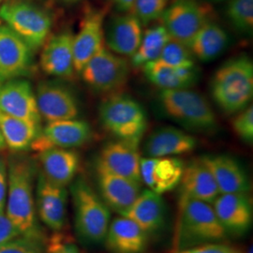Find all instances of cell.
Here are the masks:
<instances>
[{"instance_id": "836d02e7", "label": "cell", "mask_w": 253, "mask_h": 253, "mask_svg": "<svg viewBox=\"0 0 253 253\" xmlns=\"http://www.w3.org/2000/svg\"><path fill=\"white\" fill-rule=\"evenodd\" d=\"M167 4L168 0H135L132 11L142 25H147L162 17Z\"/></svg>"}, {"instance_id": "d4e9b609", "label": "cell", "mask_w": 253, "mask_h": 253, "mask_svg": "<svg viewBox=\"0 0 253 253\" xmlns=\"http://www.w3.org/2000/svg\"><path fill=\"white\" fill-rule=\"evenodd\" d=\"M42 174L57 186L67 187L74 180L80 166V157L73 149L51 147L38 152Z\"/></svg>"}, {"instance_id": "3957f363", "label": "cell", "mask_w": 253, "mask_h": 253, "mask_svg": "<svg viewBox=\"0 0 253 253\" xmlns=\"http://www.w3.org/2000/svg\"><path fill=\"white\" fill-rule=\"evenodd\" d=\"M212 97L226 114H235L249 106L253 96V64L247 55H239L220 66L211 83Z\"/></svg>"}, {"instance_id": "30bf717a", "label": "cell", "mask_w": 253, "mask_h": 253, "mask_svg": "<svg viewBox=\"0 0 253 253\" xmlns=\"http://www.w3.org/2000/svg\"><path fill=\"white\" fill-rule=\"evenodd\" d=\"M92 134L90 125L84 120L74 118L48 122L40 131L31 148L37 152L51 147L72 149L87 144Z\"/></svg>"}, {"instance_id": "4316f807", "label": "cell", "mask_w": 253, "mask_h": 253, "mask_svg": "<svg viewBox=\"0 0 253 253\" xmlns=\"http://www.w3.org/2000/svg\"><path fill=\"white\" fill-rule=\"evenodd\" d=\"M142 24L133 13L118 15L112 19L106 31L108 49L120 55L132 56L141 43Z\"/></svg>"}, {"instance_id": "44dd1931", "label": "cell", "mask_w": 253, "mask_h": 253, "mask_svg": "<svg viewBox=\"0 0 253 253\" xmlns=\"http://www.w3.org/2000/svg\"><path fill=\"white\" fill-rule=\"evenodd\" d=\"M139 145L117 139L104 145L97 162L110 172L142 183Z\"/></svg>"}, {"instance_id": "e0dca14e", "label": "cell", "mask_w": 253, "mask_h": 253, "mask_svg": "<svg viewBox=\"0 0 253 253\" xmlns=\"http://www.w3.org/2000/svg\"><path fill=\"white\" fill-rule=\"evenodd\" d=\"M185 163L176 157L141 158V180L158 194L171 191L179 185Z\"/></svg>"}, {"instance_id": "d6a6232c", "label": "cell", "mask_w": 253, "mask_h": 253, "mask_svg": "<svg viewBox=\"0 0 253 253\" xmlns=\"http://www.w3.org/2000/svg\"><path fill=\"white\" fill-rule=\"evenodd\" d=\"M227 17L233 27L242 33H251L253 28V0H231Z\"/></svg>"}, {"instance_id": "7bdbcfd3", "label": "cell", "mask_w": 253, "mask_h": 253, "mask_svg": "<svg viewBox=\"0 0 253 253\" xmlns=\"http://www.w3.org/2000/svg\"><path fill=\"white\" fill-rule=\"evenodd\" d=\"M0 25H1V20H0Z\"/></svg>"}, {"instance_id": "f6af8a7d", "label": "cell", "mask_w": 253, "mask_h": 253, "mask_svg": "<svg viewBox=\"0 0 253 253\" xmlns=\"http://www.w3.org/2000/svg\"><path fill=\"white\" fill-rule=\"evenodd\" d=\"M0 2H1V0H0Z\"/></svg>"}, {"instance_id": "ba28073f", "label": "cell", "mask_w": 253, "mask_h": 253, "mask_svg": "<svg viewBox=\"0 0 253 253\" xmlns=\"http://www.w3.org/2000/svg\"><path fill=\"white\" fill-rule=\"evenodd\" d=\"M80 73L93 90L116 93L128 80L129 65L124 57L114 54L104 45L91 57Z\"/></svg>"}, {"instance_id": "7c38bea8", "label": "cell", "mask_w": 253, "mask_h": 253, "mask_svg": "<svg viewBox=\"0 0 253 253\" xmlns=\"http://www.w3.org/2000/svg\"><path fill=\"white\" fill-rule=\"evenodd\" d=\"M213 209L228 236H242L253 225V201L250 193L219 194L213 202Z\"/></svg>"}, {"instance_id": "f35d334b", "label": "cell", "mask_w": 253, "mask_h": 253, "mask_svg": "<svg viewBox=\"0 0 253 253\" xmlns=\"http://www.w3.org/2000/svg\"><path fill=\"white\" fill-rule=\"evenodd\" d=\"M21 236L5 211H0V244Z\"/></svg>"}, {"instance_id": "ee69618b", "label": "cell", "mask_w": 253, "mask_h": 253, "mask_svg": "<svg viewBox=\"0 0 253 253\" xmlns=\"http://www.w3.org/2000/svg\"><path fill=\"white\" fill-rule=\"evenodd\" d=\"M217 1H221V0H217Z\"/></svg>"}, {"instance_id": "ac0fdd59", "label": "cell", "mask_w": 253, "mask_h": 253, "mask_svg": "<svg viewBox=\"0 0 253 253\" xmlns=\"http://www.w3.org/2000/svg\"><path fill=\"white\" fill-rule=\"evenodd\" d=\"M178 205L190 200L213 204L220 194L216 181L201 159H195L185 164L179 182Z\"/></svg>"}, {"instance_id": "f546056e", "label": "cell", "mask_w": 253, "mask_h": 253, "mask_svg": "<svg viewBox=\"0 0 253 253\" xmlns=\"http://www.w3.org/2000/svg\"><path fill=\"white\" fill-rule=\"evenodd\" d=\"M0 129L6 146L13 152L31 148L41 129L40 124L13 118L0 111Z\"/></svg>"}, {"instance_id": "9c48e42d", "label": "cell", "mask_w": 253, "mask_h": 253, "mask_svg": "<svg viewBox=\"0 0 253 253\" xmlns=\"http://www.w3.org/2000/svg\"><path fill=\"white\" fill-rule=\"evenodd\" d=\"M208 9L195 0H176L162 15L170 37L185 45L209 22Z\"/></svg>"}, {"instance_id": "83f0119b", "label": "cell", "mask_w": 253, "mask_h": 253, "mask_svg": "<svg viewBox=\"0 0 253 253\" xmlns=\"http://www.w3.org/2000/svg\"><path fill=\"white\" fill-rule=\"evenodd\" d=\"M146 79L162 89H184L193 85L198 79L197 67L176 68L154 60L143 67Z\"/></svg>"}, {"instance_id": "52a82bcc", "label": "cell", "mask_w": 253, "mask_h": 253, "mask_svg": "<svg viewBox=\"0 0 253 253\" xmlns=\"http://www.w3.org/2000/svg\"><path fill=\"white\" fill-rule=\"evenodd\" d=\"M0 19L18 35L32 52L45 43L52 28L50 15L25 0H13L0 7Z\"/></svg>"}, {"instance_id": "8fae6325", "label": "cell", "mask_w": 253, "mask_h": 253, "mask_svg": "<svg viewBox=\"0 0 253 253\" xmlns=\"http://www.w3.org/2000/svg\"><path fill=\"white\" fill-rule=\"evenodd\" d=\"M95 171L101 199L110 210L123 216L141 193L142 183L110 172L99 162L96 163Z\"/></svg>"}, {"instance_id": "603a6c76", "label": "cell", "mask_w": 253, "mask_h": 253, "mask_svg": "<svg viewBox=\"0 0 253 253\" xmlns=\"http://www.w3.org/2000/svg\"><path fill=\"white\" fill-rule=\"evenodd\" d=\"M148 241L149 235L135 221L121 216L110 222L103 242L110 253H143Z\"/></svg>"}, {"instance_id": "5bb4252c", "label": "cell", "mask_w": 253, "mask_h": 253, "mask_svg": "<svg viewBox=\"0 0 253 253\" xmlns=\"http://www.w3.org/2000/svg\"><path fill=\"white\" fill-rule=\"evenodd\" d=\"M32 50L8 26L0 25V84L27 75Z\"/></svg>"}, {"instance_id": "d6986e66", "label": "cell", "mask_w": 253, "mask_h": 253, "mask_svg": "<svg viewBox=\"0 0 253 253\" xmlns=\"http://www.w3.org/2000/svg\"><path fill=\"white\" fill-rule=\"evenodd\" d=\"M216 181L220 194L250 193L252 184L242 165L228 155H208L200 158Z\"/></svg>"}, {"instance_id": "277c9868", "label": "cell", "mask_w": 253, "mask_h": 253, "mask_svg": "<svg viewBox=\"0 0 253 253\" xmlns=\"http://www.w3.org/2000/svg\"><path fill=\"white\" fill-rule=\"evenodd\" d=\"M74 225L82 242L88 245L104 241L111 222V210L89 183L80 176L71 183Z\"/></svg>"}, {"instance_id": "6da1fadb", "label": "cell", "mask_w": 253, "mask_h": 253, "mask_svg": "<svg viewBox=\"0 0 253 253\" xmlns=\"http://www.w3.org/2000/svg\"><path fill=\"white\" fill-rule=\"evenodd\" d=\"M36 166L25 156H12L8 163L6 215L21 236L42 243L43 233L38 223L34 178Z\"/></svg>"}, {"instance_id": "7402d4cb", "label": "cell", "mask_w": 253, "mask_h": 253, "mask_svg": "<svg viewBox=\"0 0 253 253\" xmlns=\"http://www.w3.org/2000/svg\"><path fill=\"white\" fill-rule=\"evenodd\" d=\"M73 35L64 31L52 37L45 44L41 54V67L51 76L59 78H72L75 72L73 66Z\"/></svg>"}, {"instance_id": "74e56055", "label": "cell", "mask_w": 253, "mask_h": 253, "mask_svg": "<svg viewBox=\"0 0 253 253\" xmlns=\"http://www.w3.org/2000/svg\"><path fill=\"white\" fill-rule=\"evenodd\" d=\"M48 253H80L78 246L68 237L57 234L51 238Z\"/></svg>"}, {"instance_id": "1f68e13d", "label": "cell", "mask_w": 253, "mask_h": 253, "mask_svg": "<svg viewBox=\"0 0 253 253\" xmlns=\"http://www.w3.org/2000/svg\"><path fill=\"white\" fill-rule=\"evenodd\" d=\"M158 60L176 68L195 67V57L189 46L185 45L172 38L163 47Z\"/></svg>"}, {"instance_id": "7a4b0ae2", "label": "cell", "mask_w": 253, "mask_h": 253, "mask_svg": "<svg viewBox=\"0 0 253 253\" xmlns=\"http://www.w3.org/2000/svg\"><path fill=\"white\" fill-rule=\"evenodd\" d=\"M227 238L228 235L210 204L190 200L178 205L172 252L225 242Z\"/></svg>"}, {"instance_id": "4dcf8cb0", "label": "cell", "mask_w": 253, "mask_h": 253, "mask_svg": "<svg viewBox=\"0 0 253 253\" xmlns=\"http://www.w3.org/2000/svg\"><path fill=\"white\" fill-rule=\"evenodd\" d=\"M170 39L171 37L163 25L148 28L142 37L137 51L131 56L132 65L134 67H143L148 62L157 60Z\"/></svg>"}, {"instance_id": "2e32d148", "label": "cell", "mask_w": 253, "mask_h": 253, "mask_svg": "<svg viewBox=\"0 0 253 253\" xmlns=\"http://www.w3.org/2000/svg\"><path fill=\"white\" fill-rule=\"evenodd\" d=\"M0 111L13 118L41 123L36 96L27 80L16 78L0 84Z\"/></svg>"}, {"instance_id": "ffe728a7", "label": "cell", "mask_w": 253, "mask_h": 253, "mask_svg": "<svg viewBox=\"0 0 253 253\" xmlns=\"http://www.w3.org/2000/svg\"><path fill=\"white\" fill-rule=\"evenodd\" d=\"M103 20L101 11H89L73 38V66L76 73H81L91 57L105 45Z\"/></svg>"}, {"instance_id": "f1b7e54d", "label": "cell", "mask_w": 253, "mask_h": 253, "mask_svg": "<svg viewBox=\"0 0 253 253\" xmlns=\"http://www.w3.org/2000/svg\"><path fill=\"white\" fill-rule=\"evenodd\" d=\"M228 43L226 31L216 23L209 21L191 40L189 48L194 57L208 62L222 54Z\"/></svg>"}, {"instance_id": "9a60e30c", "label": "cell", "mask_w": 253, "mask_h": 253, "mask_svg": "<svg viewBox=\"0 0 253 253\" xmlns=\"http://www.w3.org/2000/svg\"><path fill=\"white\" fill-rule=\"evenodd\" d=\"M35 96L40 115L48 122L74 119L79 115L78 102L73 92L58 83H40Z\"/></svg>"}, {"instance_id": "484cf974", "label": "cell", "mask_w": 253, "mask_h": 253, "mask_svg": "<svg viewBox=\"0 0 253 253\" xmlns=\"http://www.w3.org/2000/svg\"><path fill=\"white\" fill-rule=\"evenodd\" d=\"M123 216L135 221L147 235H155L165 225V202L161 194L148 189L142 190Z\"/></svg>"}, {"instance_id": "4fadbf2b", "label": "cell", "mask_w": 253, "mask_h": 253, "mask_svg": "<svg viewBox=\"0 0 253 253\" xmlns=\"http://www.w3.org/2000/svg\"><path fill=\"white\" fill-rule=\"evenodd\" d=\"M37 178V216L49 229L60 232L66 224L68 190L50 182L42 172Z\"/></svg>"}, {"instance_id": "d590c367", "label": "cell", "mask_w": 253, "mask_h": 253, "mask_svg": "<svg viewBox=\"0 0 253 253\" xmlns=\"http://www.w3.org/2000/svg\"><path fill=\"white\" fill-rule=\"evenodd\" d=\"M41 243L18 236L0 244V253H42Z\"/></svg>"}, {"instance_id": "8992f818", "label": "cell", "mask_w": 253, "mask_h": 253, "mask_svg": "<svg viewBox=\"0 0 253 253\" xmlns=\"http://www.w3.org/2000/svg\"><path fill=\"white\" fill-rule=\"evenodd\" d=\"M160 103L169 118L186 128L212 132L217 126L214 110L203 95L189 88L163 89Z\"/></svg>"}, {"instance_id": "b9f144b4", "label": "cell", "mask_w": 253, "mask_h": 253, "mask_svg": "<svg viewBox=\"0 0 253 253\" xmlns=\"http://www.w3.org/2000/svg\"><path fill=\"white\" fill-rule=\"evenodd\" d=\"M6 144H5V141H4V138L2 135V132H1V129H0V151L1 150H4L6 148Z\"/></svg>"}, {"instance_id": "ab89813d", "label": "cell", "mask_w": 253, "mask_h": 253, "mask_svg": "<svg viewBox=\"0 0 253 253\" xmlns=\"http://www.w3.org/2000/svg\"><path fill=\"white\" fill-rule=\"evenodd\" d=\"M8 191V163L0 157V211H5Z\"/></svg>"}, {"instance_id": "8d00e7d4", "label": "cell", "mask_w": 253, "mask_h": 253, "mask_svg": "<svg viewBox=\"0 0 253 253\" xmlns=\"http://www.w3.org/2000/svg\"><path fill=\"white\" fill-rule=\"evenodd\" d=\"M172 253H252V248L250 249V251L245 252L241 248L233 245L225 244L224 242H219L172 252Z\"/></svg>"}, {"instance_id": "e575fe53", "label": "cell", "mask_w": 253, "mask_h": 253, "mask_svg": "<svg viewBox=\"0 0 253 253\" xmlns=\"http://www.w3.org/2000/svg\"><path fill=\"white\" fill-rule=\"evenodd\" d=\"M232 126L235 134L247 144L253 142V108L248 106L239 112L232 120Z\"/></svg>"}, {"instance_id": "5b68a950", "label": "cell", "mask_w": 253, "mask_h": 253, "mask_svg": "<svg viewBox=\"0 0 253 253\" xmlns=\"http://www.w3.org/2000/svg\"><path fill=\"white\" fill-rule=\"evenodd\" d=\"M102 126L117 139L140 145L147 127L145 109L131 97L124 94L110 95L99 107Z\"/></svg>"}, {"instance_id": "cb8c5ba5", "label": "cell", "mask_w": 253, "mask_h": 253, "mask_svg": "<svg viewBox=\"0 0 253 253\" xmlns=\"http://www.w3.org/2000/svg\"><path fill=\"white\" fill-rule=\"evenodd\" d=\"M196 146L194 136L174 126H163L146 138L144 151L148 158L175 157L190 153Z\"/></svg>"}, {"instance_id": "60d3db41", "label": "cell", "mask_w": 253, "mask_h": 253, "mask_svg": "<svg viewBox=\"0 0 253 253\" xmlns=\"http://www.w3.org/2000/svg\"><path fill=\"white\" fill-rule=\"evenodd\" d=\"M119 10L123 12L132 11L135 0H113Z\"/></svg>"}]
</instances>
